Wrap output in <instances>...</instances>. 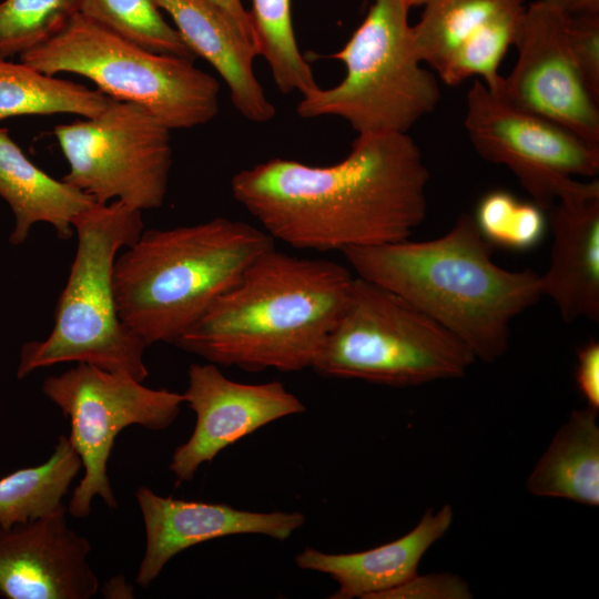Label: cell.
Here are the masks:
<instances>
[{
	"label": "cell",
	"mask_w": 599,
	"mask_h": 599,
	"mask_svg": "<svg viewBox=\"0 0 599 599\" xmlns=\"http://www.w3.org/2000/svg\"><path fill=\"white\" fill-rule=\"evenodd\" d=\"M428 180L408 133H370L335 164L275 158L235 173L231 190L274 240L342 252L408 238L425 220Z\"/></svg>",
	"instance_id": "6da1fadb"
},
{
	"label": "cell",
	"mask_w": 599,
	"mask_h": 599,
	"mask_svg": "<svg viewBox=\"0 0 599 599\" xmlns=\"http://www.w3.org/2000/svg\"><path fill=\"white\" fill-rule=\"evenodd\" d=\"M354 277L339 263L273 247L255 258L174 345L217 366L247 372L312 368Z\"/></svg>",
	"instance_id": "7a4b0ae2"
},
{
	"label": "cell",
	"mask_w": 599,
	"mask_h": 599,
	"mask_svg": "<svg viewBox=\"0 0 599 599\" xmlns=\"http://www.w3.org/2000/svg\"><path fill=\"white\" fill-rule=\"evenodd\" d=\"M355 272L399 295L493 363L507 351L512 319L541 296L540 275L493 260L474 216L461 213L444 235L342 251Z\"/></svg>",
	"instance_id": "3957f363"
},
{
	"label": "cell",
	"mask_w": 599,
	"mask_h": 599,
	"mask_svg": "<svg viewBox=\"0 0 599 599\" xmlns=\"http://www.w3.org/2000/svg\"><path fill=\"white\" fill-rule=\"evenodd\" d=\"M273 247L264 230L227 217L143 230L114 262L119 316L148 346L174 344Z\"/></svg>",
	"instance_id": "277c9868"
},
{
	"label": "cell",
	"mask_w": 599,
	"mask_h": 599,
	"mask_svg": "<svg viewBox=\"0 0 599 599\" xmlns=\"http://www.w3.org/2000/svg\"><path fill=\"white\" fill-rule=\"evenodd\" d=\"M77 251L45 339L22 345L17 377L65 362L88 363L143 382L148 346L121 321L113 288L120 248L143 232L142 211L119 201L94 203L72 222Z\"/></svg>",
	"instance_id": "5b68a950"
},
{
	"label": "cell",
	"mask_w": 599,
	"mask_h": 599,
	"mask_svg": "<svg viewBox=\"0 0 599 599\" xmlns=\"http://www.w3.org/2000/svg\"><path fill=\"white\" fill-rule=\"evenodd\" d=\"M409 9L405 0H373L362 23L332 55L344 63V79L303 95L297 114L337 116L357 134H370L408 133L434 112L440 89L416 53Z\"/></svg>",
	"instance_id": "8992f818"
},
{
	"label": "cell",
	"mask_w": 599,
	"mask_h": 599,
	"mask_svg": "<svg viewBox=\"0 0 599 599\" xmlns=\"http://www.w3.org/2000/svg\"><path fill=\"white\" fill-rule=\"evenodd\" d=\"M475 361L463 342L424 312L355 276L312 369L325 377L406 387L463 377Z\"/></svg>",
	"instance_id": "52a82bcc"
},
{
	"label": "cell",
	"mask_w": 599,
	"mask_h": 599,
	"mask_svg": "<svg viewBox=\"0 0 599 599\" xmlns=\"http://www.w3.org/2000/svg\"><path fill=\"white\" fill-rule=\"evenodd\" d=\"M20 62L48 75L73 73L105 95L138 104L170 130L192 129L219 113L220 84L193 60L142 48L77 13Z\"/></svg>",
	"instance_id": "ba28073f"
},
{
	"label": "cell",
	"mask_w": 599,
	"mask_h": 599,
	"mask_svg": "<svg viewBox=\"0 0 599 599\" xmlns=\"http://www.w3.org/2000/svg\"><path fill=\"white\" fill-rule=\"evenodd\" d=\"M41 388L70 419L69 439L84 467V476L67 507L75 518L90 515L95 496L109 508L118 507L106 465L120 432L131 425L165 429L177 418L184 403L183 394L150 388L128 374L88 363H77L58 376L47 377Z\"/></svg>",
	"instance_id": "9c48e42d"
},
{
	"label": "cell",
	"mask_w": 599,
	"mask_h": 599,
	"mask_svg": "<svg viewBox=\"0 0 599 599\" xmlns=\"http://www.w3.org/2000/svg\"><path fill=\"white\" fill-rule=\"evenodd\" d=\"M69 164L63 181L97 203L160 207L172 165L171 130L142 106L112 100L94 118L54 128Z\"/></svg>",
	"instance_id": "30bf717a"
},
{
	"label": "cell",
	"mask_w": 599,
	"mask_h": 599,
	"mask_svg": "<svg viewBox=\"0 0 599 599\" xmlns=\"http://www.w3.org/2000/svg\"><path fill=\"white\" fill-rule=\"evenodd\" d=\"M465 130L486 161L508 167L531 201L547 211L556 202L599 190V145L517 106L475 79L466 98Z\"/></svg>",
	"instance_id": "8fae6325"
},
{
	"label": "cell",
	"mask_w": 599,
	"mask_h": 599,
	"mask_svg": "<svg viewBox=\"0 0 599 599\" xmlns=\"http://www.w3.org/2000/svg\"><path fill=\"white\" fill-rule=\"evenodd\" d=\"M569 18L541 0L527 6L515 44L517 61L494 92L599 145V100L572 57Z\"/></svg>",
	"instance_id": "7c38bea8"
},
{
	"label": "cell",
	"mask_w": 599,
	"mask_h": 599,
	"mask_svg": "<svg viewBox=\"0 0 599 599\" xmlns=\"http://www.w3.org/2000/svg\"><path fill=\"white\" fill-rule=\"evenodd\" d=\"M187 378L183 397L196 423L190 438L173 451L169 466L181 483L192 480L201 465L211 463L227 446L306 409L281 382H235L213 363L191 364Z\"/></svg>",
	"instance_id": "4fadbf2b"
},
{
	"label": "cell",
	"mask_w": 599,
	"mask_h": 599,
	"mask_svg": "<svg viewBox=\"0 0 599 599\" xmlns=\"http://www.w3.org/2000/svg\"><path fill=\"white\" fill-rule=\"evenodd\" d=\"M62 504L51 514L0 525V596L7 599H89L99 579L89 540L68 526Z\"/></svg>",
	"instance_id": "5bb4252c"
},
{
	"label": "cell",
	"mask_w": 599,
	"mask_h": 599,
	"mask_svg": "<svg viewBox=\"0 0 599 599\" xmlns=\"http://www.w3.org/2000/svg\"><path fill=\"white\" fill-rule=\"evenodd\" d=\"M135 497L145 528V551L136 583L149 587L177 554L195 545L233 535L288 539L305 522L302 512H257L225 504L163 497L140 487Z\"/></svg>",
	"instance_id": "9a60e30c"
},
{
	"label": "cell",
	"mask_w": 599,
	"mask_h": 599,
	"mask_svg": "<svg viewBox=\"0 0 599 599\" xmlns=\"http://www.w3.org/2000/svg\"><path fill=\"white\" fill-rule=\"evenodd\" d=\"M552 233L549 264L540 275L542 296L565 323L599 321V190L561 200L547 211Z\"/></svg>",
	"instance_id": "2e32d148"
},
{
	"label": "cell",
	"mask_w": 599,
	"mask_h": 599,
	"mask_svg": "<svg viewBox=\"0 0 599 599\" xmlns=\"http://www.w3.org/2000/svg\"><path fill=\"white\" fill-rule=\"evenodd\" d=\"M154 1L194 55L217 71L233 105L246 120L264 123L275 116L276 109L253 70L258 57L255 45L224 9L211 0Z\"/></svg>",
	"instance_id": "e0dca14e"
},
{
	"label": "cell",
	"mask_w": 599,
	"mask_h": 599,
	"mask_svg": "<svg viewBox=\"0 0 599 599\" xmlns=\"http://www.w3.org/2000/svg\"><path fill=\"white\" fill-rule=\"evenodd\" d=\"M451 506L437 511L428 509L419 522L403 537L368 550L352 554H327L305 548L296 557L298 568L331 576L338 590L333 599H374L417 575L427 550L450 528Z\"/></svg>",
	"instance_id": "ac0fdd59"
},
{
	"label": "cell",
	"mask_w": 599,
	"mask_h": 599,
	"mask_svg": "<svg viewBox=\"0 0 599 599\" xmlns=\"http://www.w3.org/2000/svg\"><path fill=\"white\" fill-rule=\"evenodd\" d=\"M0 197L14 225L9 241L20 245L37 223L50 224L62 240L72 237L77 215L97 203L90 195L38 167L0 126Z\"/></svg>",
	"instance_id": "d6986e66"
},
{
	"label": "cell",
	"mask_w": 599,
	"mask_h": 599,
	"mask_svg": "<svg viewBox=\"0 0 599 599\" xmlns=\"http://www.w3.org/2000/svg\"><path fill=\"white\" fill-rule=\"evenodd\" d=\"M526 488L535 496L599 505L597 409L587 406L571 412L531 470Z\"/></svg>",
	"instance_id": "ffe728a7"
},
{
	"label": "cell",
	"mask_w": 599,
	"mask_h": 599,
	"mask_svg": "<svg viewBox=\"0 0 599 599\" xmlns=\"http://www.w3.org/2000/svg\"><path fill=\"white\" fill-rule=\"evenodd\" d=\"M112 100L98 89L44 74L22 62L0 59V121L60 113L94 118Z\"/></svg>",
	"instance_id": "44dd1931"
},
{
	"label": "cell",
	"mask_w": 599,
	"mask_h": 599,
	"mask_svg": "<svg viewBox=\"0 0 599 599\" xmlns=\"http://www.w3.org/2000/svg\"><path fill=\"white\" fill-rule=\"evenodd\" d=\"M413 40L419 60L438 73L453 53L526 0H427Z\"/></svg>",
	"instance_id": "7402d4cb"
},
{
	"label": "cell",
	"mask_w": 599,
	"mask_h": 599,
	"mask_svg": "<svg viewBox=\"0 0 599 599\" xmlns=\"http://www.w3.org/2000/svg\"><path fill=\"white\" fill-rule=\"evenodd\" d=\"M81 467L69 436H59L47 461L0 478V525L28 522L58 509Z\"/></svg>",
	"instance_id": "603a6c76"
},
{
	"label": "cell",
	"mask_w": 599,
	"mask_h": 599,
	"mask_svg": "<svg viewBox=\"0 0 599 599\" xmlns=\"http://www.w3.org/2000/svg\"><path fill=\"white\" fill-rule=\"evenodd\" d=\"M248 12L252 41L258 57L268 64L272 78L284 93L306 95L319 88L309 63L296 42L292 0H251Z\"/></svg>",
	"instance_id": "cb8c5ba5"
},
{
	"label": "cell",
	"mask_w": 599,
	"mask_h": 599,
	"mask_svg": "<svg viewBox=\"0 0 599 599\" xmlns=\"http://www.w3.org/2000/svg\"><path fill=\"white\" fill-rule=\"evenodd\" d=\"M79 14L153 52L196 58L154 0H80Z\"/></svg>",
	"instance_id": "d4e9b609"
},
{
	"label": "cell",
	"mask_w": 599,
	"mask_h": 599,
	"mask_svg": "<svg viewBox=\"0 0 599 599\" xmlns=\"http://www.w3.org/2000/svg\"><path fill=\"white\" fill-rule=\"evenodd\" d=\"M474 220L490 245L517 252L539 245L548 227L545 210L504 190L486 193L477 204Z\"/></svg>",
	"instance_id": "484cf974"
},
{
	"label": "cell",
	"mask_w": 599,
	"mask_h": 599,
	"mask_svg": "<svg viewBox=\"0 0 599 599\" xmlns=\"http://www.w3.org/2000/svg\"><path fill=\"white\" fill-rule=\"evenodd\" d=\"M80 0L0 2V59L21 55L61 32L79 13Z\"/></svg>",
	"instance_id": "4316f807"
},
{
	"label": "cell",
	"mask_w": 599,
	"mask_h": 599,
	"mask_svg": "<svg viewBox=\"0 0 599 599\" xmlns=\"http://www.w3.org/2000/svg\"><path fill=\"white\" fill-rule=\"evenodd\" d=\"M569 44L581 78L599 100V14L570 16Z\"/></svg>",
	"instance_id": "83f0119b"
},
{
	"label": "cell",
	"mask_w": 599,
	"mask_h": 599,
	"mask_svg": "<svg viewBox=\"0 0 599 599\" xmlns=\"http://www.w3.org/2000/svg\"><path fill=\"white\" fill-rule=\"evenodd\" d=\"M468 583L451 573L414 576L406 582L377 595L374 599H469Z\"/></svg>",
	"instance_id": "f1b7e54d"
},
{
	"label": "cell",
	"mask_w": 599,
	"mask_h": 599,
	"mask_svg": "<svg viewBox=\"0 0 599 599\" xmlns=\"http://www.w3.org/2000/svg\"><path fill=\"white\" fill-rule=\"evenodd\" d=\"M576 383L588 406L599 409V343L590 341L578 348Z\"/></svg>",
	"instance_id": "f546056e"
},
{
	"label": "cell",
	"mask_w": 599,
	"mask_h": 599,
	"mask_svg": "<svg viewBox=\"0 0 599 599\" xmlns=\"http://www.w3.org/2000/svg\"><path fill=\"white\" fill-rule=\"evenodd\" d=\"M569 16L599 14V0H541Z\"/></svg>",
	"instance_id": "4dcf8cb0"
},
{
	"label": "cell",
	"mask_w": 599,
	"mask_h": 599,
	"mask_svg": "<svg viewBox=\"0 0 599 599\" xmlns=\"http://www.w3.org/2000/svg\"><path fill=\"white\" fill-rule=\"evenodd\" d=\"M224 9L240 26L243 32L252 40L248 12L243 7L242 0H211Z\"/></svg>",
	"instance_id": "1f68e13d"
},
{
	"label": "cell",
	"mask_w": 599,
	"mask_h": 599,
	"mask_svg": "<svg viewBox=\"0 0 599 599\" xmlns=\"http://www.w3.org/2000/svg\"><path fill=\"white\" fill-rule=\"evenodd\" d=\"M407 4L413 8L417 6H423L427 0H405Z\"/></svg>",
	"instance_id": "d6a6232c"
}]
</instances>
